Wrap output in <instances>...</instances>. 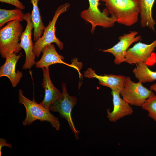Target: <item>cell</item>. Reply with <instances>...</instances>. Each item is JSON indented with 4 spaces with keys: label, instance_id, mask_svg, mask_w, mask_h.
<instances>
[{
    "label": "cell",
    "instance_id": "7c38bea8",
    "mask_svg": "<svg viewBox=\"0 0 156 156\" xmlns=\"http://www.w3.org/2000/svg\"><path fill=\"white\" fill-rule=\"evenodd\" d=\"M113 109L110 112V109L107 110V117L109 120L116 122L118 120L125 117L131 115L133 110L130 104L120 96V93L112 90Z\"/></svg>",
    "mask_w": 156,
    "mask_h": 156
},
{
    "label": "cell",
    "instance_id": "7402d4cb",
    "mask_svg": "<svg viewBox=\"0 0 156 156\" xmlns=\"http://www.w3.org/2000/svg\"><path fill=\"white\" fill-rule=\"evenodd\" d=\"M0 156H1V150L3 146H6L11 148H12V146L11 144H8L6 143V140L4 139L1 138L0 139Z\"/></svg>",
    "mask_w": 156,
    "mask_h": 156
},
{
    "label": "cell",
    "instance_id": "603a6c76",
    "mask_svg": "<svg viewBox=\"0 0 156 156\" xmlns=\"http://www.w3.org/2000/svg\"><path fill=\"white\" fill-rule=\"evenodd\" d=\"M156 64V54L153 53L150 58L149 64Z\"/></svg>",
    "mask_w": 156,
    "mask_h": 156
},
{
    "label": "cell",
    "instance_id": "5b68a950",
    "mask_svg": "<svg viewBox=\"0 0 156 156\" xmlns=\"http://www.w3.org/2000/svg\"><path fill=\"white\" fill-rule=\"evenodd\" d=\"M61 86L62 90L61 95L51 103L49 109L52 112H58L62 118L67 121L75 138L78 139L80 131L76 129L71 114L72 109L76 104L77 99L75 97L68 94L65 83H62Z\"/></svg>",
    "mask_w": 156,
    "mask_h": 156
},
{
    "label": "cell",
    "instance_id": "30bf717a",
    "mask_svg": "<svg viewBox=\"0 0 156 156\" xmlns=\"http://www.w3.org/2000/svg\"><path fill=\"white\" fill-rule=\"evenodd\" d=\"M138 32L136 31H131L129 33L119 36V41L112 47L103 49V52L112 53L115 57L114 62L119 65L124 62L126 52L129 46L133 43L138 41L141 39L140 36H136Z\"/></svg>",
    "mask_w": 156,
    "mask_h": 156
},
{
    "label": "cell",
    "instance_id": "9a60e30c",
    "mask_svg": "<svg viewBox=\"0 0 156 156\" xmlns=\"http://www.w3.org/2000/svg\"><path fill=\"white\" fill-rule=\"evenodd\" d=\"M43 73L42 85L44 89V96L40 103L44 107L49 109L50 105L61 95L62 93L52 83L49 74V67L41 68Z\"/></svg>",
    "mask_w": 156,
    "mask_h": 156
},
{
    "label": "cell",
    "instance_id": "3957f363",
    "mask_svg": "<svg viewBox=\"0 0 156 156\" xmlns=\"http://www.w3.org/2000/svg\"><path fill=\"white\" fill-rule=\"evenodd\" d=\"M23 28L20 22L11 21L0 30V53L4 58L22 49L20 46V37Z\"/></svg>",
    "mask_w": 156,
    "mask_h": 156
},
{
    "label": "cell",
    "instance_id": "9c48e42d",
    "mask_svg": "<svg viewBox=\"0 0 156 156\" xmlns=\"http://www.w3.org/2000/svg\"><path fill=\"white\" fill-rule=\"evenodd\" d=\"M156 47V39L150 44L139 42L127 50L125 54L124 62L130 64L145 62L148 65Z\"/></svg>",
    "mask_w": 156,
    "mask_h": 156
},
{
    "label": "cell",
    "instance_id": "7a4b0ae2",
    "mask_svg": "<svg viewBox=\"0 0 156 156\" xmlns=\"http://www.w3.org/2000/svg\"><path fill=\"white\" fill-rule=\"evenodd\" d=\"M18 96V102L23 105L26 111V117L23 122V125H31L34 121L39 120L42 122L46 121L56 130H60V123L59 118L51 114L49 109L36 102L34 97L32 100L29 99L23 95L21 89L19 90Z\"/></svg>",
    "mask_w": 156,
    "mask_h": 156
},
{
    "label": "cell",
    "instance_id": "cb8c5ba5",
    "mask_svg": "<svg viewBox=\"0 0 156 156\" xmlns=\"http://www.w3.org/2000/svg\"><path fill=\"white\" fill-rule=\"evenodd\" d=\"M150 89L153 91H154L155 93L156 96V83L150 86Z\"/></svg>",
    "mask_w": 156,
    "mask_h": 156
},
{
    "label": "cell",
    "instance_id": "ffe728a7",
    "mask_svg": "<svg viewBox=\"0 0 156 156\" xmlns=\"http://www.w3.org/2000/svg\"><path fill=\"white\" fill-rule=\"evenodd\" d=\"M141 107L148 112V116L156 123V96L153 92Z\"/></svg>",
    "mask_w": 156,
    "mask_h": 156
},
{
    "label": "cell",
    "instance_id": "6da1fadb",
    "mask_svg": "<svg viewBox=\"0 0 156 156\" xmlns=\"http://www.w3.org/2000/svg\"><path fill=\"white\" fill-rule=\"evenodd\" d=\"M116 22L131 26L138 21L139 15L138 0H101Z\"/></svg>",
    "mask_w": 156,
    "mask_h": 156
},
{
    "label": "cell",
    "instance_id": "2e32d148",
    "mask_svg": "<svg viewBox=\"0 0 156 156\" xmlns=\"http://www.w3.org/2000/svg\"><path fill=\"white\" fill-rule=\"evenodd\" d=\"M140 23L142 27H148L154 31L155 22L152 16L155 0H138Z\"/></svg>",
    "mask_w": 156,
    "mask_h": 156
},
{
    "label": "cell",
    "instance_id": "5bb4252c",
    "mask_svg": "<svg viewBox=\"0 0 156 156\" xmlns=\"http://www.w3.org/2000/svg\"><path fill=\"white\" fill-rule=\"evenodd\" d=\"M42 52V54L41 58L36 62V68H47L49 67L51 65L60 63L74 68L79 72L78 68L73 64H69L63 61L64 59V57L57 53L53 44H51L46 46Z\"/></svg>",
    "mask_w": 156,
    "mask_h": 156
},
{
    "label": "cell",
    "instance_id": "e0dca14e",
    "mask_svg": "<svg viewBox=\"0 0 156 156\" xmlns=\"http://www.w3.org/2000/svg\"><path fill=\"white\" fill-rule=\"evenodd\" d=\"M33 6L31 17L34 25V40L36 41L43 34L45 26L38 6L39 0H30Z\"/></svg>",
    "mask_w": 156,
    "mask_h": 156
},
{
    "label": "cell",
    "instance_id": "4fadbf2b",
    "mask_svg": "<svg viewBox=\"0 0 156 156\" xmlns=\"http://www.w3.org/2000/svg\"><path fill=\"white\" fill-rule=\"evenodd\" d=\"M22 56V52L18 55L14 53L8 56L6 58L4 63L0 67V77H8L14 87L17 86L22 77V72L18 70L16 72V64Z\"/></svg>",
    "mask_w": 156,
    "mask_h": 156
},
{
    "label": "cell",
    "instance_id": "8fae6325",
    "mask_svg": "<svg viewBox=\"0 0 156 156\" xmlns=\"http://www.w3.org/2000/svg\"><path fill=\"white\" fill-rule=\"evenodd\" d=\"M86 77L95 78L99 80L100 84L110 88L112 90L120 93L124 88L126 77L123 75L113 74L99 75L91 68H88L84 72Z\"/></svg>",
    "mask_w": 156,
    "mask_h": 156
},
{
    "label": "cell",
    "instance_id": "d6986e66",
    "mask_svg": "<svg viewBox=\"0 0 156 156\" xmlns=\"http://www.w3.org/2000/svg\"><path fill=\"white\" fill-rule=\"evenodd\" d=\"M22 10L16 8L12 10L0 9V27H2L9 22L17 21H23L25 14Z\"/></svg>",
    "mask_w": 156,
    "mask_h": 156
},
{
    "label": "cell",
    "instance_id": "ba28073f",
    "mask_svg": "<svg viewBox=\"0 0 156 156\" xmlns=\"http://www.w3.org/2000/svg\"><path fill=\"white\" fill-rule=\"evenodd\" d=\"M24 20L27 22L25 30L20 37V46L25 53V62L22 68L23 69H30L36 64V56L33 51L34 44L32 40V32L34 25L31 14L29 12L25 14Z\"/></svg>",
    "mask_w": 156,
    "mask_h": 156
},
{
    "label": "cell",
    "instance_id": "8992f818",
    "mask_svg": "<svg viewBox=\"0 0 156 156\" xmlns=\"http://www.w3.org/2000/svg\"><path fill=\"white\" fill-rule=\"evenodd\" d=\"M153 91L144 86L139 81L135 83L126 77L124 88L120 92L122 99L130 105L141 107Z\"/></svg>",
    "mask_w": 156,
    "mask_h": 156
},
{
    "label": "cell",
    "instance_id": "44dd1931",
    "mask_svg": "<svg viewBox=\"0 0 156 156\" xmlns=\"http://www.w3.org/2000/svg\"><path fill=\"white\" fill-rule=\"evenodd\" d=\"M0 1L11 4L15 6L16 8L22 10L25 8L23 3L19 0H0Z\"/></svg>",
    "mask_w": 156,
    "mask_h": 156
},
{
    "label": "cell",
    "instance_id": "52a82bcc",
    "mask_svg": "<svg viewBox=\"0 0 156 156\" xmlns=\"http://www.w3.org/2000/svg\"><path fill=\"white\" fill-rule=\"evenodd\" d=\"M89 7L81 11L80 14L81 18L91 25V29L94 30L97 26L106 28L112 22L113 17L109 16V12L106 8L102 12L99 9V0H88Z\"/></svg>",
    "mask_w": 156,
    "mask_h": 156
},
{
    "label": "cell",
    "instance_id": "ac0fdd59",
    "mask_svg": "<svg viewBox=\"0 0 156 156\" xmlns=\"http://www.w3.org/2000/svg\"><path fill=\"white\" fill-rule=\"evenodd\" d=\"M136 78L142 83L151 82L156 80V71L151 70L145 62L136 64L133 70Z\"/></svg>",
    "mask_w": 156,
    "mask_h": 156
},
{
    "label": "cell",
    "instance_id": "277c9868",
    "mask_svg": "<svg viewBox=\"0 0 156 156\" xmlns=\"http://www.w3.org/2000/svg\"><path fill=\"white\" fill-rule=\"evenodd\" d=\"M70 4L66 3L59 6L56 10L51 21L45 27L43 35L34 44L33 51L37 57H38L45 47L53 43H55L60 50L63 48V44L57 38L55 35V25L59 16L67 11Z\"/></svg>",
    "mask_w": 156,
    "mask_h": 156
}]
</instances>
